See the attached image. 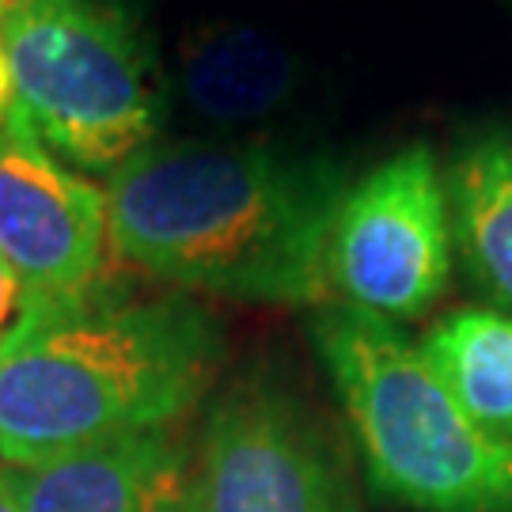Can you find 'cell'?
<instances>
[{"mask_svg":"<svg viewBox=\"0 0 512 512\" xmlns=\"http://www.w3.org/2000/svg\"><path fill=\"white\" fill-rule=\"evenodd\" d=\"M346 164L311 152L152 141L107 175L110 247L190 293L327 304Z\"/></svg>","mask_w":512,"mask_h":512,"instance_id":"cell-1","label":"cell"},{"mask_svg":"<svg viewBox=\"0 0 512 512\" xmlns=\"http://www.w3.org/2000/svg\"><path fill=\"white\" fill-rule=\"evenodd\" d=\"M224 361L213 311L190 296L99 285L23 304L0 342V463L31 471L103 440L167 429L202 403Z\"/></svg>","mask_w":512,"mask_h":512,"instance_id":"cell-2","label":"cell"},{"mask_svg":"<svg viewBox=\"0 0 512 512\" xmlns=\"http://www.w3.org/2000/svg\"><path fill=\"white\" fill-rule=\"evenodd\" d=\"M311 342L376 494L418 512H512V440L459 406L421 342L346 304L311 319Z\"/></svg>","mask_w":512,"mask_h":512,"instance_id":"cell-3","label":"cell"},{"mask_svg":"<svg viewBox=\"0 0 512 512\" xmlns=\"http://www.w3.org/2000/svg\"><path fill=\"white\" fill-rule=\"evenodd\" d=\"M0 46L12 110L57 160L110 175L156 141L167 88L129 0H12Z\"/></svg>","mask_w":512,"mask_h":512,"instance_id":"cell-4","label":"cell"},{"mask_svg":"<svg viewBox=\"0 0 512 512\" xmlns=\"http://www.w3.org/2000/svg\"><path fill=\"white\" fill-rule=\"evenodd\" d=\"M448 183L429 145H406L349 179L327 243L330 293L346 308L418 319L452 281Z\"/></svg>","mask_w":512,"mask_h":512,"instance_id":"cell-5","label":"cell"},{"mask_svg":"<svg viewBox=\"0 0 512 512\" xmlns=\"http://www.w3.org/2000/svg\"><path fill=\"white\" fill-rule=\"evenodd\" d=\"M190 512H361L349 463L311 406L274 376L220 395L190 463Z\"/></svg>","mask_w":512,"mask_h":512,"instance_id":"cell-6","label":"cell"},{"mask_svg":"<svg viewBox=\"0 0 512 512\" xmlns=\"http://www.w3.org/2000/svg\"><path fill=\"white\" fill-rule=\"evenodd\" d=\"M107 251V194L57 160L12 110L0 122V258L19 281V308L107 285Z\"/></svg>","mask_w":512,"mask_h":512,"instance_id":"cell-7","label":"cell"},{"mask_svg":"<svg viewBox=\"0 0 512 512\" xmlns=\"http://www.w3.org/2000/svg\"><path fill=\"white\" fill-rule=\"evenodd\" d=\"M190 452L175 425L114 437L31 471L4 467L19 512H190Z\"/></svg>","mask_w":512,"mask_h":512,"instance_id":"cell-8","label":"cell"},{"mask_svg":"<svg viewBox=\"0 0 512 512\" xmlns=\"http://www.w3.org/2000/svg\"><path fill=\"white\" fill-rule=\"evenodd\" d=\"M175 88L205 126H255L296 95L300 61L258 23L205 19L179 42Z\"/></svg>","mask_w":512,"mask_h":512,"instance_id":"cell-9","label":"cell"},{"mask_svg":"<svg viewBox=\"0 0 512 512\" xmlns=\"http://www.w3.org/2000/svg\"><path fill=\"white\" fill-rule=\"evenodd\" d=\"M444 183L463 270L497 311L512 315V126L459 141Z\"/></svg>","mask_w":512,"mask_h":512,"instance_id":"cell-10","label":"cell"},{"mask_svg":"<svg viewBox=\"0 0 512 512\" xmlns=\"http://www.w3.org/2000/svg\"><path fill=\"white\" fill-rule=\"evenodd\" d=\"M421 349L471 418L512 440V315L459 308L437 319Z\"/></svg>","mask_w":512,"mask_h":512,"instance_id":"cell-11","label":"cell"},{"mask_svg":"<svg viewBox=\"0 0 512 512\" xmlns=\"http://www.w3.org/2000/svg\"><path fill=\"white\" fill-rule=\"evenodd\" d=\"M16 304H19V281L8 270V262L0 258V342H4V323H8V315H12Z\"/></svg>","mask_w":512,"mask_h":512,"instance_id":"cell-12","label":"cell"},{"mask_svg":"<svg viewBox=\"0 0 512 512\" xmlns=\"http://www.w3.org/2000/svg\"><path fill=\"white\" fill-rule=\"evenodd\" d=\"M0 512H19L16 497H12L8 482H4V467H0Z\"/></svg>","mask_w":512,"mask_h":512,"instance_id":"cell-13","label":"cell"},{"mask_svg":"<svg viewBox=\"0 0 512 512\" xmlns=\"http://www.w3.org/2000/svg\"><path fill=\"white\" fill-rule=\"evenodd\" d=\"M8 4H12V0H0V19H4V12H8Z\"/></svg>","mask_w":512,"mask_h":512,"instance_id":"cell-14","label":"cell"}]
</instances>
